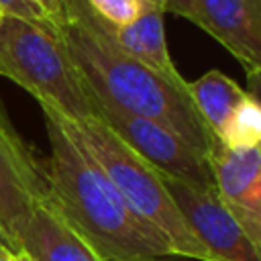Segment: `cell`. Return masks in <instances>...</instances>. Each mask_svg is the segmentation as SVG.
<instances>
[{
    "label": "cell",
    "instance_id": "cell-1",
    "mask_svg": "<svg viewBox=\"0 0 261 261\" xmlns=\"http://www.w3.org/2000/svg\"><path fill=\"white\" fill-rule=\"evenodd\" d=\"M49 137V200L100 261H165L167 239L141 220L92 157L71 120L41 104Z\"/></svg>",
    "mask_w": 261,
    "mask_h": 261
},
{
    "label": "cell",
    "instance_id": "cell-2",
    "mask_svg": "<svg viewBox=\"0 0 261 261\" xmlns=\"http://www.w3.org/2000/svg\"><path fill=\"white\" fill-rule=\"evenodd\" d=\"M61 6L59 37L92 102L155 120L208 159L220 141L202 122L186 88L128 57L86 0H61Z\"/></svg>",
    "mask_w": 261,
    "mask_h": 261
},
{
    "label": "cell",
    "instance_id": "cell-3",
    "mask_svg": "<svg viewBox=\"0 0 261 261\" xmlns=\"http://www.w3.org/2000/svg\"><path fill=\"white\" fill-rule=\"evenodd\" d=\"M0 75L73 124L96 118L82 73L69 59L59 29L47 20L0 16Z\"/></svg>",
    "mask_w": 261,
    "mask_h": 261
},
{
    "label": "cell",
    "instance_id": "cell-4",
    "mask_svg": "<svg viewBox=\"0 0 261 261\" xmlns=\"http://www.w3.org/2000/svg\"><path fill=\"white\" fill-rule=\"evenodd\" d=\"M75 128L130 210L167 239L175 257L210 261L206 249L175 208L163 184V175L155 167L124 145L120 137L114 135L98 116L75 124Z\"/></svg>",
    "mask_w": 261,
    "mask_h": 261
},
{
    "label": "cell",
    "instance_id": "cell-5",
    "mask_svg": "<svg viewBox=\"0 0 261 261\" xmlns=\"http://www.w3.org/2000/svg\"><path fill=\"white\" fill-rule=\"evenodd\" d=\"M94 110L96 116L114 135H118L124 145H128L161 175L179 179L196 190L214 188L208 159L165 126L100 102H94Z\"/></svg>",
    "mask_w": 261,
    "mask_h": 261
},
{
    "label": "cell",
    "instance_id": "cell-6",
    "mask_svg": "<svg viewBox=\"0 0 261 261\" xmlns=\"http://www.w3.org/2000/svg\"><path fill=\"white\" fill-rule=\"evenodd\" d=\"M163 184L188 228L206 249L210 261H261V247L249 239L224 208L214 188L196 190L165 175Z\"/></svg>",
    "mask_w": 261,
    "mask_h": 261
},
{
    "label": "cell",
    "instance_id": "cell-7",
    "mask_svg": "<svg viewBox=\"0 0 261 261\" xmlns=\"http://www.w3.org/2000/svg\"><path fill=\"white\" fill-rule=\"evenodd\" d=\"M49 196L47 169L18 137L0 106V224L16 251V239L29 214Z\"/></svg>",
    "mask_w": 261,
    "mask_h": 261
},
{
    "label": "cell",
    "instance_id": "cell-8",
    "mask_svg": "<svg viewBox=\"0 0 261 261\" xmlns=\"http://www.w3.org/2000/svg\"><path fill=\"white\" fill-rule=\"evenodd\" d=\"M214 190L224 208L261 247V147H224L208 157Z\"/></svg>",
    "mask_w": 261,
    "mask_h": 261
},
{
    "label": "cell",
    "instance_id": "cell-9",
    "mask_svg": "<svg viewBox=\"0 0 261 261\" xmlns=\"http://www.w3.org/2000/svg\"><path fill=\"white\" fill-rule=\"evenodd\" d=\"M192 22L214 37L255 80L261 69V0H190Z\"/></svg>",
    "mask_w": 261,
    "mask_h": 261
},
{
    "label": "cell",
    "instance_id": "cell-10",
    "mask_svg": "<svg viewBox=\"0 0 261 261\" xmlns=\"http://www.w3.org/2000/svg\"><path fill=\"white\" fill-rule=\"evenodd\" d=\"M16 243L18 251H24L33 261H100L51 200H45L29 214Z\"/></svg>",
    "mask_w": 261,
    "mask_h": 261
},
{
    "label": "cell",
    "instance_id": "cell-11",
    "mask_svg": "<svg viewBox=\"0 0 261 261\" xmlns=\"http://www.w3.org/2000/svg\"><path fill=\"white\" fill-rule=\"evenodd\" d=\"M163 6H151L143 10L133 22L124 27H108L114 43L133 59L147 65L173 86L186 88V80L179 75L177 67L167 49L165 24H163Z\"/></svg>",
    "mask_w": 261,
    "mask_h": 261
},
{
    "label": "cell",
    "instance_id": "cell-12",
    "mask_svg": "<svg viewBox=\"0 0 261 261\" xmlns=\"http://www.w3.org/2000/svg\"><path fill=\"white\" fill-rule=\"evenodd\" d=\"M186 92L202 122L218 141L234 108L247 94V90H243L232 77L224 75L218 69L206 71L196 82H186Z\"/></svg>",
    "mask_w": 261,
    "mask_h": 261
},
{
    "label": "cell",
    "instance_id": "cell-13",
    "mask_svg": "<svg viewBox=\"0 0 261 261\" xmlns=\"http://www.w3.org/2000/svg\"><path fill=\"white\" fill-rule=\"evenodd\" d=\"M220 143L224 147H257L261 143V106L255 92H247L234 108Z\"/></svg>",
    "mask_w": 261,
    "mask_h": 261
},
{
    "label": "cell",
    "instance_id": "cell-14",
    "mask_svg": "<svg viewBox=\"0 0 261 261\" xmlns=\"http://www.w3.org/2000/svg\"><path fill=\"white\" fill-rule=\"evenodd\" d=\"M86 4L108 27H124L151 6L165 8L163 0H86Z\"/></svg>",
    "mask_w": 261,
    "mask_h": 261
},
{
    "label": "cell",
    "instance_id": "cell-15",
    "mask_svg": "<svg viewBox=\"0 0 261 261\" xmlns=\"http://www.w3.org/2000/svg\"><path fill=\"white\" fill-rule=\"evenodd\" d=\"M0 10L2 14H16L22 18H31V20H47L33 4H29L27 0H0ZM49 22V20H47Z\"/></svg>",
    "mask_w": 261,
    "mask_h": 261
},
{
    "label": "cell",
    "instance_id": "cell-16",
    "mask_svg": "<svg viewBox=\"0 0 261 261\" xmlns=\"http://www.w3.org/2000/svg\"><path fill=\"white\" fill-rule=\"evenodd\" d=\"M29 4H33L53 27L59 29L61 20H63V6L61 0H27Z\"/></svg>",
    "mask_w": 261,
    "mask_h": 261
},
{
    "label": "cell",
    "instance_id": "cell-17",
    "mask_svg": "<svg viewBox=\"0 0 261 261\" xmlns=\"http://www.w3.org/2000/svg\"><path fill=\"white\" fill-rule=\"evenodd\" d=\"M163 2H165V10L192 20V4H190V0H163Z\"/></svg>",
    "mask_w": 261,
    "mask_h": 261
},
{
    "label": "cell",
    "instance_id": "cell-18",
    "mask_svg": "<svg viewBox=\"0 0 261 261\" xmlns=\"http://www.w3.org/2000/svg\"><path fill=\"white\" fill-rule=\"evenodd\" d=\"M0 245H2V247H6V249H10V251H16L14 243L10 241V237L6 234V230L2 228V224H0Z\"/></svg>",
    "mask_w": 261,
    "mask_h": 261
},
{
    "label": "cell",
    "instance_id": "cell-19",
    "mask_svg": "<svg viewBox=\"0 0 261 261\" xmlns=\"http://www.w3.org/2000/svg\"><path fill=\"white\" fill-rule=\"evenodd\" d=\"M10 261H33L24 251H12L10 253Z\"/></svg>",
    "mask_w": 261,
    "mask_h": 261
},
{
    "label": "cell",
    "instance_id": "cell-20",
    "mask_svg": "<svg viewBox=\"0 0 261 261\" xmlns=\"http://www.w3.org/2000/svg\"><path fill=\"white\" fill-rule=\"evenodd\" d=\"M10 249H6V247H2L0 245V261H10Z\"/></svg>",
    "mask_w": 261,
    "mask_h": 261
},
{
    "label": "cell",
    "instance_id": "cell-21",
    "mask_svg": "<svg viewBox=\"0 0 261 261\" xmlns=\"http://www.w3.org/2000/svg\"><path fill=\"white\" fill-rule=\"evenodd\" d=\"M0 16H2V10H0Z\"/></svg>",
    "mask_w": 261,
    "mask_h": 261
}]
</instances>
